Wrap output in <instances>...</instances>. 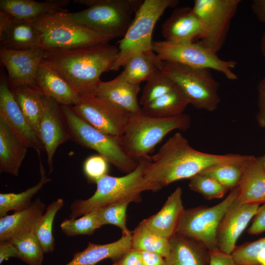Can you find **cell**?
Returning <instances> with one entry per match:
<instances>
[{
	"label": "cell",
	"mask_w": 265,
	"mask_h": 265,
	"mask_svg": "<svg viewBox=\"0 0 265 265\" xmlns=\"http://www.w3.org/2000/svg\"><path fill=\"white\" fill-rule=\"evenodd\" d=\"M253 157L202 152L193 149L180 132H176L151 157L144 178L161 188L175 181L190 179L210 166L226 163L243 164Z\"/></svg>",
	"instance_id": "cell-1"
},
{
	"label": "cell",
	"mask_w": 265,
	"mask_h": 265,
	"mask_svg": "<svg viewBox=\"0 0 265 265\" xmlns=\"http://www.w3.org/2000/svg\"><path fill=\"white\" fill-rule=\"evenodd\" d=\"M118 49L107 44L45 51L44 59L56 69L80 96L95 95L101 75L110 71Z\"/></svg>",
	"instance_id": "cell-2"
},
{
	"label": "cell",
	"mask_w": 265,
	"mask_h": 265,
	"mask_svg": "<svg viewBox=\"0 0 265 265\" xmlns=\"http://www.w3.org/2000/svg\"><path fill=\"white\" fill-rule=\"evenodd\" d=\"M136 167L122 177L106 175L97 183V189L87 199H78L71 206L70 219H75L108 205L124 201L139 202L141 193L156 191L160 188L147 182L144 178L145 169L151 161L149 155L138 159Z\"/></svg>",
	"instance_id": "cell-3"
},
{
	"label": "cell",
	"mask_w": 265,
	"mask_h": 265,
	"mask_svg": "<svg viewBox=\"0 0 265 265\" xmlns=\"http://www.w3.org/2000/svg\"><path fill=\"white\" fill-rule=\"evenodd\" d=\"M178 0H144L136 12L130 26L119 41L118 54L110 71H118L133 56L144 53L162 65L153 50L155 26L165 11L176 6Z\"/></svg>",
	"instance_id": "cell-4"
},
{
	"label": "cell",
	"mask_w": 265,
	"mask_h": 265,
	"mask_svg": "<svg viewBox=\"0 0 265 265\" xmlns=\"http://www.w3.org/2000/svg\"><path fill=\"white\" fill-rule=\"evenodd\" d=\"M44 50L107 44L114 38L76 22L67 10L43 15L33 21Z\"/></svg>",
	"instance_id": "cell-5"
},
{
	"label": "cell",
	"mask_w": 265,
	"mask_h": 265,
	"mask_svg": "<svg viewBox=\"0 0 265 265\" xmlns=\"http://www.w3.org/2000/svg\"><path fill=\"white\" fill-rule=\"evenodd\" d=\"M191 123L190 116L179 115L157 118L144 114L131 115L124 133L120 136L125 153L133 159L148 154L170 132L174 130L186 131Z\"/></svg>",
	"instance_id": "cell-6"
},
{
	"label": "cell",
	"mask_w": 265,
	"mask_h": 265,
	"mask_svg": "<svg viewBox=\"0 0 265 265\" xmlns=\"http://www.w3.org/2000/svg\"><path fill=\"white\" fill-rule=\"evenodd\" d=\"M143 0H74L88 7L70 13L77 23L114 38L123 37Z\"/></svg>",
	"instance_id": "cell-7"
},
{
	"label": "cell",
	"mask_w": 265,
	"mask_h": 265,
	"mask_svg": "<svg viewBox=\"0 0 265 265\" xmlns=\"http://www.w3.org/2000/svg\"><path fill=\"white\" fill-rule=\"evenodd\" d=\"M60 107L69 140L96 151L123 172L129 173L136 167L138 160L135 161L125 153L120 136L105 133L93 127L80 118L71 106L60 105Z\"/></svg>",
	"instance_id": "cell-8"
},
{
	"label": "cell",
	"mask_w": 265,
	"mask_h": 265,
	"mask_svg": "<svg viewBox=\"0 0 265 265\" xmlns=\"http://www.w3.org/2000/svg\"><path fill=\"white\" fill-rule=\"evenodd\" d=\"M170 78L195 108L212 112L220 102L219 83L210 70L162 62L160 70Z\"/></svg>",
	"instance_id": "cell-9"
},
{
	"label": "cell",
	"mask_w": 265,
	"mask_h": 265,
	"mask_svg": "<svg viewBox=\"0 0 265 265\" xmlns=\"http://www.w3.org/2000/svg\"><path fill=\"white\" fill-rule=\"evenodd\" d=\"M153 50L162 62L180 64L193 68L213 69L222 73L227 79L235 80L238 76L233 69L235 60H225L199 42L173 43L166 40L154 41Z\"/></svg>",
	"instance_id": "cell-10"
},
{
	"label": "cell",
	"mask_w": 265,
	"mask_h": 265,
	"mask_svg": "<svg viewBox=\"0 0 265 265\" xmlns=\"http://www.w3.org/2000/svg\"><path fill=\"white\" fill-rule=\"evenodd\" d=\"M238 196L237 186L216 205L185 210L177 234L198 241L209 251L218 249L216 232L218 225L227 210L237 200Z\"/></svg>",
	"instance_id": "cell-11"
},
{
	"label": "cell",
	"mask_w": 265,
	"mask_h": 265,
	"mask_svg": "<svg viewBox=\"0 0 265 265\" xmlns=\"http://www.w3.org/2000/svg\"><path fill=\"white\" fill-rule=\"evenodd\" d=\"M240 0H195L191 8L201 25L200 43L217 53L222 48Z\"/></svg>",
	"instance_id": "cell-12"
},
{
	"label": "cell",
	"mask_w": 265,
	"mask_h": 265,
	"mask_svg": "<svg viewBox=\"0 0 265 265\" xmlns=\"http://www.w3.org/2000/svg\"><path fill=\"white\" fill-rule=\"evenodd\" d=\"M71 107L93 127L116 136L124 133L131 116L95 95L80 96L79 102Z\"/></svg>",
	"instance_id": "cell-13"
},
{
	"label": "cell",
	"mask_w": 265,
	"mask_h": 265,
	"mask_svg": "<svg viewBox=\"0 0 265 265\" xmlns=\"http://www.w3.org/2000/svg\"><path fill=\"white\" fill-rule=\"evenodd\" d=\"M45 55V50L41 48L13 50L0 47V61L7 70L10 88L38 86L37 72Z\"/></svg>",
	"instance_id": "cell-14"
},
{
	"label": "cell",
	"mask_w": 265,
	"mask_h": 265,
	"mask_svg": "<svg viewBox=\"0 0 265 265\" xmlns=\"http://www.w3.org/2000/svg\"><path fill=\"white\" fill-rule=\"evenodd\" d=\"M1 72L0 78V119L28 148L33 149L38 157L45 151L36 132L30 126L15 101L7 77Z\"/></svg>",
	"instance_id": "cell-15"
},
{
	"label": "cell",
	"mask_w": 265,
	"mask_h": 265,
	"mask_svg": "<svg viewBox=\"0 0 265 265\" xmlns=\"http://www.w3.org/2000/svg\"><path fill=\"white\" fill-rule=\"evenodd\" d=\"M44 110L38 137L47 154L50 173L53 170V159L59 145L69 139L60 105L52 98L44 96Z\"/></svg>",
	"instance_id": "cell-16"
},
{
	"label": "cell",
	"mask_w": 265,
	"mask_h": 265,
	"mask_svg": "<svg viewBox=\"0 0 265 265\" xmlns=\"http://www.w3.org/2000/svg\"><path fill=\"white\" fill-rule=\"evenodd\" d=\"M257 204H244L237 200L229 208L217 230L216 241L218 249L231 254L236 242L247 225L257 213Z\"/></svg>",
	"instance_id": "cell-17"
},
{
	"label": "cell",
	"mask_w": 265,
	"mask_h": 265,
	"mask_svg": "<svg viewBox=\"0 0 265 265\" xmlns=\"http://www.w3.org/2000/svg\"><path fill=\"white\" fill-rule=\"evenodd\" d=\"M41 38L33 22L19 19L0 9V46L13 50L40 48Z\"/></svg>",
	"instance_id": "cell-18"
},
{
	"label": "cell",
	"mask_w": 265,
	"mask_h": 265,
	"mask_svg": "<svg viewBox=\"0 0 265 265\" xmlns=\"http://www.w3.org/2000/svg\"><path fill=\"white\" fill-rule=\"evenodd\" d=\"M36 81L44 95L60 105L73 106L79 102L80 95L75 88L44 59L38 67Z\"/></svg>",
	"instance_id": "cell-19"
},
{
	"label": "cell",
	"mask_w": 265,
	"mask_h": 265,
	"mask_svg": "<svg viewBox=\"0 0 265 265\" xmlns=\"http://www.w3.org/2000/svg\"><path fill=\"white\" fill-rule=\"evenodd\" d=\"M140 85H134L117 76L114 79L101 81L95 95L130 116L142 112L137 96Z\"/></svg>",
	"instance_id": "cell-20"
},
{
	"label": "cell",
	"mask_w": 265,
	"mask_h": 265,
	"mask_svg": "<svg viewBox=\"0 0 265 265\" xmlns=\"http://www.w3.org/2000/svg\"><path fill=\"white\" fill-rule=\"evenodd\" d=\"M240 204L265 203V168L261 156H253L242 164V175L238 186Z\"/></svg>",
	"instance_id": "cell-21"
},
{
	"label": "cell",
	"mask_w": 265,
	"mask_h": 265,
	"mask_svg": "<svg viewBox=\"0 0 265 265\" xmlns=\"http://www.w3.org/2000/svg\"><path fill=\"white\" fill-rule=\"evenodd\" d=\"M182 193V188L177 187L158 212L141 222L151 231L170 239L177 234L179 222L185 210Z\"/></svg>",
	"instance_id": "cell-22"
},
{
	"label": "cell",
	"mask_w": 265,
	"mask_h": 265,
	"mask_svg": "<svg viewBox=\"0 0 265 265\" xmlns=\"http://www.w3.org/2000/svg\"><path fill=\"white\" fill-rule=\"evenodd\" d=\"M165 40L173 43L193 42L201 35L200 21L188 7L175 9L162 26Z\"/></svg>",
	"instance_id": "cell-23"
},
{
	"label": "cell",
	"mask_w": 265,
	"mask_h": 265,
	"mask_svg": "<svg viewBox=\"0 0 265 265\" xmlns=\"http://www.w3.org/2000/svg\"><path fill=\"white\" fill-rule=\"evenodd\" d=\"M46 208L45 204L38 197L27 208L0 217V242L9 241L15 237L32 231Z\"/></svg>",
	"instance_id": "cell-24"
},
{
	"label": "cell",
	"mask_w": 265,
	"mask_h": 265,
	"mask_svg": "<svg viewBox=\"0 0 265 265\" xmlns=\"http://www.w3.org/2000/svg\"><path fill=\"white\" fill-rule=\"evenodd\" d=\"M169 241L170 252L164 258L165 265H209V250L201 243L178 234Z\"/></svg>",
	"instance_id": "cell-25"
},
{
	"label": "cell",
	"mask_w": 265,
	"mask_h": 265,
	"mask_svg": "<svg viewBox=\"0 0 265 265\" xmlns=\"http://www.w3.org/2000/svg\"><path fill=\"white\" fill-rule=\"evenodd\" d=\"M132 232L123 235L118 240L105 244L89 242L82 251L74 254L65 265H96L100 261L110 259L115 262L132 248Z\"/></svg>",
	"instance_id": "cell-26"
},
{
	"label": "cell",
	"mask_w": 265,
	"mask_h": 265,
	"mask_svg": "<svg viewBox=\"0 0 265 265\" xmlns=\"http://www.w3.org/2000/svg\"><path fill=\"white\" fill-rule=\"evenodd\" d=\"M28 147L0 119V172L18 176Z\"/></svg>",
	"instance_id": "cell-27"
},
{
	"label": "cell",
	"mask_w": 265,
	"mask_h": 265,
	"mask_svg": "<svg viewBox=\"0 0 265 265\" xmlns=\"http://www.w3.org/2000/svg\"><path fill=\"white\" fill-rule=\"evenodd\" d=\"M70 2L69 0H0V9L16 18L33 22L43 15L67 10L64 7Z\"/></svg>",
	"instance_id": "cell-28"
},
{
	"label": "cell",
	"mask_w": 265,
	"mask_h": 265,
	"mask_svg": "<svg viewBox=\"0 0 265 265\" xmlns=\"http://www.w3.org/2000/svg\"><path fill=\"white\" fill-rule=\"evenodd\" d=\"M10 89L23 114L37 134L44 110L43 92L38 86H22Z\"/></svg>",
	"instance_id": "cell-29"
},
{
	"label": "cell",
	"mask_w": 265,
	"mask_h": 265,
	"mask_svg": "<svg viewBox=\"0 0 265 265\" xmlns=\"http://www.w3.org/2000/svg\"><path fill=\"white\" fill-rule=\"evenodd\" d=\"M188 105V100L178 87L142 106L141 111L144 114L151 117H171L183 114Z\"/></svg>",
	"instance_id": "cell-30"
},
{
	"label": "cell",
	"mask_w": 265,
	"mask_h": 265,
	"mask_svg": "<svg viewBox=\"0 0 265 265\" xmlns=\"http://www.w3.org/2000/svg\"><path fill=\"white\" fill-rule=\"evenodd\" d=\"M39 158L41 178L37 184L20 193L0 194V217L7 215V213L9 211H13L15 212L29 207L32 204L31 200L33 196L43 187L44 185L51 181V179L46 175L41 157Z\"/></svg>",
	"instance_id": "cell-31"
},
{
	"label": "cell",
	"mask_w": 265,
	"mask_h": 265,
	"mask_svg": "<svg viewBox=\"0 0 265 265\" xmlns=\"http://www.w3.org/2000/svg\"><path fill=\"white\" fill-rule=\"evenodd\" d=\"M160 65L146 54L140 53L130 58L124 65L118 76L134 85L148 81L161 69Z\"/></svg>",
	"instance_id": "cell-32"
},
{
	"label": "cell",
	"mask_w": 265,
	"mask_h": 265,
	"mask_svg": "<svg viewBox=\"0 0 265 265\" xmlns=\"http://www.w3.org/2000/svg\"><path fill=\"white\" fill-rule=\"evenodd\" d=\"M170 247L169 239L151 231L141 222L132 232V248L157 253L165 258Z\"/></svg>",
	"instance_id": "cell-33"
},
{
	"label": "cell",
	"mask_w": 265,
	"mask_h": 265,
	"mask_svg": "<svg viewBox=\"0 0 265 265\" xmlns=\"http://www.w3.org/2000/svg\"><path fill=\"white\" fill-rule=\"evenodd\" d=\"M63 200L61 198L57 199L50 204L32 230L45 253L51 252L54 250L53 222L56 214L63 207Z\"/></svg>",
	"instance_id": "cell-34"
},
{
	"label": "cell",
	"mask_w": 265,
	"mask_h": 265,
	"mask_svg": "<svg viewBox=\"0 0 265 265\" xmlns=\"http://www.w3.org/2000/svg\"><path fill=\"white\" fill-rule=\"evenodd\" d=\"M18 252V259L27 265H42L44 250L32 231L15 237L10 241Z\"/></svg>",
	"instance_id": "cell-35"
},
{
	"label": "cell",
	"mask_w": 265,
	"mask_h": 265,
	"mask_svg": "<svg viewBox=\"0 0 265 265\" xmlns=\"http://www.w3.org/2000/svg\"><path fill=\"white\" fill-rule=\"evenodd\" d=\"M199 174L211 177L228 190H232L239 184L242 175V164H215L205 168Z\"/></svg>",
	"instance_id": "cell-36"
},
{
	"label": "cell",
	"mask_w": 265,
	"mask_h": 265,
	"mask_svg": "<svg viewBox=\"0 0 265 265\" xmlns=\"http://www.w3.org/2000/svg\"><path fill=\"white\" fill-rule=\"evenodd\" d=\"M102 226L98 209L86 213L78 219H66L60 224L62 233L68 237L90 235L96 229Z\"/></svg>",
	"instance_id": "cell-37"
},
{
	"label": "cell",
	"mask_w": 265,
	"mask_h": 265,
	"mask_svg": "<svg viewBox=\"0 0 265 265\" xmlns=\"http://www.w3.org/2000/svg\"><path fill=\"white\" fill-rule=\"evenodd\" d=\"M177 88L170 78L159 70L147 81L142 90L139 104L145 106Z\"/></svg>",
	"instance_id": "cell-38"
},
{
	"label": "cell",
	"mask_w": 265,
	"mask_h": 265,
	"mask_svg": "<svg viewBox=\"0 0 265 265\" xmlns=\"http://www.w3.org/2000/svg\"><path fill=\"white\" fill-rule=\"evenodd\" d=\"M130 203L129 201H121L99 209L102 226L105 224L115 225L121 229L123 235L131 232L126 224V210Z\"/></svg>",
	"instance_id": "cell-39"
},
{
	"label": "cell",
	"mask_w": 265,
	"mask_h": 265,
	"mask_svg": "<svg viewBox=\"0 0 265 265\" xmlns=\"http://www.w3.org/2000/svg\"><path fill=\"white\" fill-rule=\"evenodd\" d=\"M189 179L188 186L190 189L200 193L208 200L221 198L229 190L214 179L201 174Z\"/></svg>",
	"instance_id": "cell-40"
},
{
	"label": "cell",
	"mask_w": 265,
	"mask_h": 265,
	"mask_svg": "<svg viewBox=\"0 0 265 265\" xmlns=\"http://www.w3.org/2000/svg\"><path fill=\"white\" fill-rule=\"evenodd\" d=\"M265 248V237L236 246L231 254L237 265H259L257 258Z\"/></svg>",
	"instance_id": "cell-41"
},
{
	"label": "cell",
	"mask_w": 265,
	"mask_h": 265,
	"mask_svg": "<svg viewBox=\"0 0 265 265\" xmlns=\"http://www.w3.org/2000/svg\"><path fill=\"white\" fill-rule=\"evenodd\" d=\"M108 162L101 155H94L87 158L83 164V171L90 183H96L107 175Z\"/></svg>",
	"instance_id": "cell-42"
},
{
	"label": "cell",
	"mask_w": 265,
	"mask_h": 265,
	"mask_svg": "<svg viewBox=\"0 0 265 265\" xmlns=\"http://www.w3.org/2000/svg\"><path fill=\"white\" fill-rule=\"evenodd\" d=\"M258 111L256 119L258 125L265 129V77L262 79L257 85Z\"/></svg>",
	"instance_id": "cell-43"
},
{
	"label": "cell",
	"mask_w": 265,
	"mask_h": 265,
	"mask_svg": "<svg viewBox=\"0 0 265 265\" xmlns=\"http://www.w3.org/2000/svg\"><path fill=\"white\" fill-rule=\"evenodd\" d=\"M252 224L248 229V233L256 235L265 232V203L259 206Z\"/></svg>",
	"instance_id": "cell-44"
},
{
	"label": "cell",
	"mask_w": 265,
	"mask_h": 265,
	"mask_svg": "<svg viewBox=\"0 0 265 265\" xmlns=\"http://www.w3.org/2000/svg\"><path fill=\"white\" fill-rule=\"evenodd\" d=\"M112 265H143L141 251L132 248Z\"/></svg>",
	"instance_id": "cell-45"
},
{
	"label": "cell",
	"mask_w": 265,
	"mask_h": 265,
	"mask_svg": "<svg viewBox=\"0 0 265 265\" xmlns=\"http://www.w3.org/2000/svg\"><path fill=\"white\" fill-rule=\"evenodd\" d=\"M209 252V265H237L232 254L225 253L218 249Z\"/></svg>",
	"instance_id": "cell-46"
},
{
	"label": "cell",
	"mask_w": 265,
	"mask_h": 265,
	"mask_svg": "<svg viewBox=\"0 0 265 265\" xmlns=\"http://www.w3.org/2000/svg\"><path fill=\"white\" fill-rule=\"evenodd\" d=\"M18 258V252L14 245L9 241L0 243V264L9 258Z\"/></svg>",
	"instance_id": "cell-47"
},
{
	"label": "cell",
	"mask_w": 265,
	"mask_h": 265,
	"mask_svg": "<svg viewBox=\"0 0 265 265\" xmlns=\"http://www.w3.org/2000/svg\"><path fill=\"white\" fill-rule=\"evenodd\" d=\"M143 265H165L164 258L152 252L141 251Z\"/></svg>",
	"instance_id": "cell-48"
},
{
	"label": "cell",
	"mask_w": 265,
	"mask_h": 265,
	"mask_svg": "<svg viewBox=\"0 0 265 265\" xmlns=\"http://www.w3.org/2000/svg\"><path fill=\"white\" fill-rule=\"evenodd\" d=\"M251 10L256 18L265 24V0H254L251 4Z\"/></svg>",
	"instance_id": "cell-49"
},
{
	"label": "cell",
	"mask_w": 265,
	"mask_h": 265,
	"mask_svg": "<svg viewBox=\"0 0 265 265\" xmlns=\"http://www.w3.org/2000/svg\"><path fill=\"white\" fill-rule=\"evenodd\" d=\"M260 49L261 53L265 58V29L262 34L261 42H260Z\"/></svg>",
	"instance_id": "cell-50"
},
{
	"label": "cell",
	"mask_w": 265,
	"mask_h": 265,
	"mask_svg": "<svg viewBox=\"0 0 265 265\" xmlns=\"http://www.w3.org/2000/svg\"><path fill=\"white\" fill-rule=\"evenodd\" d=\"M261 159H262L263 164L265 168V150L264 154L263 155V156H261Z\"/></svg>",
	"instance_id": "cell-51"
},
{
	"label": "cell",
	"mask_w": 265,
	"mask_h": 265,
	"mask_svg": "<svg viewBox=\"0 0 265 265\" xmlns=\"http://www.w3.org/2000/svg\"><path fill=\"white\" fill-rule=\"evenodd\" d=\"M261 265H265V263H264V264H262Z\"/></svg>",
	"instance_id": "cell-52"
}]
</instances>
